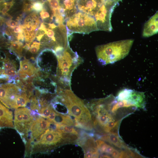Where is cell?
I'll return each mask as SVG.
<instances>
[{
  "mask_svg": "<svg viewBox=\"0 0 158 158\" xmlns=\"http://www.w3.org/2000/svg\"><path fill=\"white\" fill-rule=\"evenodd\" d=\"M8 11L9 10L6 8L4 7L1 10V12L3 15H5L7 14V13Z\"/></svg>",
  "mask_w": 158,
  "mask_h": 158,
  "instance_id": "cell-27",
  "label": "cell"
},
{
  "mask_svg": "<svg viewBox=\"0 0 158 158\" xmlns=\"http://www.w3.org/2000/svg\"><path fill=\"white\" fill-rule=\"evenodd\" d=\"M8 78L7 75L3 74L0 75V79H6Z\"/></svg>",
  "mask_w": 158,
  "mask_h": 158,
  "instance_id": "cell-28",
  "label": "cell"
},
{
  "mask_svg": "<svg viewBox=\"0 0 158 158\" xmlns=\"http://www.w3.org/2000/svg\"><path fill=\"white\" fill-rule=\"evenodd\" d=\"M100 158H111V157L109 154H106L102 155L100 157Z\"/></svg>",
  "mask_w": 158,
  "mask_h": 158,
  "instance_id": "cell-29",
  "label": "cell"
},
{
  "mask_svg": "<svg viewBox=\"0 0 158 158\" xmlns=\"http://www.w3.org/2000/svg\"><path fill=\"white\" fill-rule=\"evenodd\" d=\"M158 19L157 11L145 23L142 33L143 37H148L157 33Z\"/></svg>",
  "mask_w": 158,
  "mask_h": 158,
  "instance_id": "cell-9",
  "label": "cell"
},
{
  "mask_svg": "<svg viewBox=\"0 0 158 158\" xmlns=\"http://www.w3.org/2000/svg\"><path fill=\"white\" fill-rule=\"evenodd\" d=\"M52 123L71 126H74V121L71 116L68 115H62L57 112Z\"/></svg>",
  "mask_w": 158,
  "mask_h": 158,
  "instance_id": "cell-13",
  "label": "cell"
},
{
  "mask_svg": "<svg viewBox=\"0 0 158 158\" xmlns=\"http://www.w3.org/2000/svg\"><path fill=\"white\" fill-rule=\"evenodd\" d=\"M95 142L98 150L102 153L111 155L116 149L102 140H97L95 141Z\"/></svg>",
  "mask_w": 158,
  "mask_h": 158,
  "instance_id": "cell-14",
  "label": "cell"
},
{
  "mask_svg": "<svg viewBox=\"0 0 158 158\" xmlns=\"http://www.w3.org/2000/svg\"><path fill=\"white\" fill-rule=\"evenodd\" d=\"M117 3L105 0L94 16L98 30L110 32L112 30L111 17Z\"/></svg>",
  "mask_w": 158,
  "mask_h": 158,
  "instance_id": "cell-5",
  "label": "cell"
},
{
  "mask_svg": "<svg viewBox=\"0 0 158 158\" xmlns=\"http://www.w3.org/2000/svg\"><path fill=\"white\" fill-rule=\"evenodd\" d=\"M60 12L65 20L77 12V0H59Z\"/></svg>",
  "mask_w": 158,
  "mask_h": 158,
  "instance_id": "cell-8",
  "label": "cell"
},
{
  "mask_svg": "<svg viewBox=\"0 0 158 158\" xmlns=\"http://www.w3.org/2000/svg\"><path fill=\"white\" fill-rule=\"evenodd\" d=\"M40 43L36 42H33L30 48V51L32 54H36L40 48Z\"/></svg>",
  "mask_w": 158,
  "mask_h": 158,
  "instance_id": "cell-21",
  "label": "cell"
},
{
  "mask_svg": "<svg viewBox=\"0 0 158 158\" xmlns=\"http://www.w3.org/2000/svg\"><path fill=\"white\" fill-rule=\"evenodd\" d=\"M56 56L58 62V81L63 88H69L72 73L83 60L77 53L72 51L69 44Z\"/></svg>",
  "mask_w": 158,
  "mask_h": 158,
  "instance_id": "cell-2",
  "label": "cell"
},
{
  "mask_svg": "<svg viewBox=\"0 0 158 158\" xmlns=\"http://www.w3.org/2000/svg\"><path fill=\"white\" fill-rule=\"evenodd\" d=\"M14 3V2L13 0L7 2H5L4 7H5L9 10L13 6Z\"/></svg>",
  "mask_w": 158,
  "mask_h": 158,
  "instance_id": "cell-26",
  "label": "cell"
},
{
  "mask_svg": "<svg viewBox=\"0 0 158 158\" xmlns=\"http://www.w3.org/2000/svg\"><path fill=\"white\" fill-rule=\"evenodd\" d=\"M33 10L37 12L41 11L43 9L44 4L41 1L33 2Z\"/></svg>",
  "mask_w": 158,
  "mask_h": 158,
  "instance_id": "cell-20",
  "label": "cell"
},
{
  "mask_svg": "<svg viewBox=\"0 0 158 158\" xmlns=\"http://www.w3.org/2000/svg\"><path fill=\"white\" fill-rule=\"evenodd\" d=\"M11 44L12 50L20 55L22 50V43L19 41H16L11 42Z\"/></svg>",
  "mask_w": 158,
  "mask_h": 158,
  "instance_id": "cell-18",
  "label": "cell"
},
{
  "mask_svg": "<svg viewBox=\"0 0 158 158\" xmlns=\"http://www.w3.org/2000/svg\"><path fill=\"white\" fill-rule=\"evenodd\" d=\"M18 73L20 78L22 80H25L28 78V75L20 69L18 71Z\"/></svg>",
  "mask_w": 158,
  "mask_h": 158,
  "instance_id": "cell-24",
  "label": "cell"
},
{
  "mask_svg": "<svg viewBox=\"0 0 158 158\" xmlns=\"http://www.w3.org/2000/svg\"><path fill=\"white\" fill-rule=\"evenodd\" d=\"M20 69L30 77L34 75L38 71L34 65L26 60L21 61Z\"/></svg>",
  "mask_w": 158,
  "mask_h": 158,
  "instance_id": "cell-12",
  "label": "cell"
},
{
  "mask_svg": "<svg viewBox=\"0 0 158 158\" xmlns=\"http://www.w3.org/2000/svg\"><path fill=\"white\" fill-rule=\"evenodd\" d=\"M133 42V39H128L97 46L95 51L98 61L106 65L123 59L129 54Z\"/></svg>",
  "mask_w": 158,
  "mask_h": 158,
  "instance_id": "cell-3",
  "label": "cell"
},
{
  "mask_svg": "<svg viewBox=\"0 0 158 158\" xmlns=\"http://www.w3.org/2000/svg\"><path fill=\"white\" fill-rule=\"evenodd\" d=\"M3 68L6 70H8L12 68H16L14 63L10 61L8 59L4 60L3 64Z\"/></svg>",
  "mask_w": 158,
  "mask_h": 158,
  "instance_id": "cell-22",
  "label": "cell"
},
{
  "mask_svg": "<svg viewBox=\"0 0 158 158\" xmlns=\"http://www.w3.org/2000/svg\"><path fill=\"white\" fill-rule=\"evenodd\" d=\"M30 102V100L28 98L25 92L23 91L17 97L16 100V109L19 107H25L26 106L27 104Z\"/></svg>",
  "mask_w": 158,
  "mask_h": 158,
  "instance_id": "cell-15",
  "label": "cell"
},
{
  "mask_svg": "<svg viewBox=\"0 0 158 158\" xmlns=\"http://www.w3.org/2000/svg\"><path fill=\"white\" fill-rule=\"evenodd\" d=\"M6 25L9 27L13 28L16 26L18 24V23L14 20H10L6 23Z\"/></svg>",
  "mask_w": 158,
  "mask_h": 158,
  "instance_id": "cell-25",
  "label": "cell"
},
{
  "mask_svg": "<svg viewBox=\"0 0 158 158\" xmlns=\"http://www.w3.org/2000/svg\"><path fill=\"white\" fill-rule=\"evenodd\" d=\"M51 123L40 115L35 117L26 138V144L31 143L43 133L50 127Z\"/></svg>",
  "mask_w": 158,
  "mask_h": 158,
  "instance_id": "cell-6",
  "label": "cell"
},
{
  "mask_svg": "<svg viewBox=\"0 0 158 158\" xmlns=\"http://www.w3.org/2000/svg\"><path fill=\"white\" fill-rule=\"evenodd\" d=\"M57 98L67 108L69 115L79 123L80 128L85 130L92 126L91 114L83 101L76 96L70 88L59 87Z\"/></svg>",
  "mask_w": 158,
  "mask_h": 158,
  "instance_id": "cell-1",
  "label": "cell"
},
{
  "mask_svg": "<svg viewBox=\"0 0 158 158\" xmlns=\"http://www.w3.org/2000/svg\"><path fill=\"white\" fill-rule=\"evenodd\" d=\"M16 68H12L6 70H3L2 74L11 76H13L17 74Z\"/></svg>",
  "mask_w": 158,
  "mask_h": 158,
  "instance_id": "cell-23",
  "label": "cell"
},
{
  "mask_svg": "<svg viewBox=\"0 0 158 158\" xmlns=\"http://www.w3.org/2000/svg\"><path fill=\"white\" fill-rule=\"evenodd\" d=\"M130 89H124L119 91L116 99L117 101L126 100L131 91Z\"/></svg>",
  "mask_w": 158,
  "mask_h": 158,
  "instance_id": "cell-17",
  "label": "cell"
},
{
  "mask_svg": "<svg viewBox=\"0 0 158 158\" xmlns=\"http://www.w3.org/2000/svg\"><path fill=\"white\" fill-rule=\"evenodd\" d=\"M56 129L62 133H68L78 134V132L73 127L69 126L55 123Z\"/></svg>",
  "mask_w": 158,
  "mask_h": 158,
  "instance_id": "cell-16",
  "label": "cell"
},
{
  "mask_svg": "<svg viewBox=\"0 0 158 158\" xmlns=\"http://www.w3.org/2000/svg\"><path fill=\"white\" fill-rule=\"evenodd\" d=\"M5 0H0V2L3 1H4Z\"/></svg>",
  "mask_w": 158,
  "mask_h": 158,
  "instance_id": "cell-31",
  "label": "cell"
},
{
  "mask_svg": "<svg viewBox=\"0 0 158 158\" xmlns=\"http://www.w3.org/2000/svg\"><path fill=\"white\" fill-rule=\"evenodd\" d=\"M113 2H114L116 3H117L119 1L121 0H108Z\"/></svg>",
  "mask_w": 158,
  "mask_h": 158,
  "instance_id": "cell-30",
  "label": "cell"
},
{
  "mask_svg": "<svg viewBox=\"0 0 158 158\" xmlns=\"http://www.w3.org/2000/svg\"><path fill=\"white\" fill-rule=\"evenodd\" d=\"M33 2L32 1L28 0H25L23 4V11L29 12L32 11L33 10Z\"/></svg>",
  "mask_w": 158,
  "mask_h": 158,
  "instance_id": "cell-19",
  "label": "cell"
},
{
  "mask_svg": "<svg viewBox=\"0 0 158 158\" xmlns=\"http://www.w3.org/2000/svg\"><path fill=\"white\" fill-rule=\"evenodd\" d=\"M136 108H143L145 104V95L143 92L131 90L126 99Z\"/></svg>",
  "mask_w": 158,
  "mask_h": 158,
  "instance_id": "cell-10",
  "label": "cell"
},
{
  "mask_svg": "<svg viewBox=\"0 0 158 158\" xmlns=\"http://www.w3.org/2000/svg\"><path fill=\"white\" fill-rule=\"evenodd\" d=\"M105 0H77L78 9L94 17Z\"/></svg>",
  "mask_w": 158,
  "mask_h": 158,
  "instance_id": "cell-7",
  "label": "cell"
},
{
  "mask_svg": "<svg viewBox=\"0 0 158 158\" xmlns=\"http://www.w3.org/2000/svg\"><path fill=\"white\" fill-rule=\"evenodd\" d=\"M100 139L119 148L128 149L127 145L121 140L118 134L108 133L101 136Z\"/></svg>",
  "mask_w": 158,
  "mask_h": 158,
  "instance_id": "cell-11",
  "label": "cell"
},
{
  "mask_svg": "<svg viewBox=\"0 0 158 158\" xmlns=\"http://www.w3.org/2000/svg\"><path fill=\"white\" fill-rule=\"evenodd\" d=\"M65 23L68 37L73 33L87 34L98 30L94 17L80 11L67 18Z\"/></svg>",
  "mask_w": 158,
  "mask_h": 158,
  "instance_id": "cell-4",
  "label": "cell"
}]
</instances>
